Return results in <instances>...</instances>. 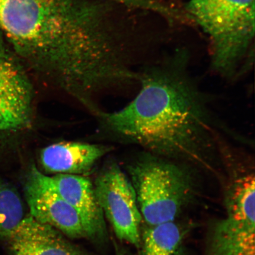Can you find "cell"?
Segmentation results:
<instances>
[{"label": "cell", "mask_w": 255, "mask_h": 255, "mask_svg": "<svg viewBox=\"0 0 255 255\" xmlns=\"http://www.w3.org/2000/svg\"><path fill=\"white\" fill-rule=\"evenodd\" d=\"M115 0H7L2 33L34 73L88 104L97 91L133 84Z\"/></svg>", "instance_id": "obj_1"}, {"label": "cell", "mask_w": 255, "mask_h": 255, "mask_svg": "<svg viewBox=\"0 0 255 255\" xmlns=\"http://www.w3.org/2000/svg\"><path fill=\"white\" fill-rule=\"evenodd\" d=\"M138 84L126 107L103 116L115 134L143 151L220 175L218 136L247 142L213 113L208 95L188 71L186 56L148 67Z\"/></svg>", "instance_id": "obj_2"}, {"label": "cell", "mask_w": 255, "mask_h": 255, "mask_svg": "<svg viewBox=\"0 0 255 255\" xmlns=\"http://www.w3.org/2000/svg\"><path fill=\"white\" fill-rule=\"evenodd\" d=\"M255 0H190L187 9L210 41L211 68L235 81L250 68Z\"/></svg>", "instance_id": "obj_3"}, {"label": "cell", "mask_w": 255, "mask_h": 255, "mask_svg": "<svg viewBox=\"0 0 255 255\" xmlns=\"http://www.w3.org/2000/svg\"><path fill=\"white\" fill-rule=\"evenodd\" d=\"M255 165L254 156L247 152L223 156L226 215L213 228L209 255H255Z\"/></svg>", "instance_id": "obj_4"}, {"label": "cell", "mask_w": 255, "mask_h": 255, "mask_svg": "<svg viewBox=\"0 0 255 255\" xmlns=\"http://www.w3.org/2000/svg\"><path fill=\"white\" fill-rule=\"evenodd\" d=\"M128 170L148 225L175 221L195 194V168L189 165L142 151Z\"/></svg>", "instance_id": "obj_5"}, {"label": "cell", "mask_w": 255, "mask_h": 255, "mask_svg": "<svg viewBox=\"0 0 255 255\" xmlns=\"http://www.w3.org/2000/svg\"><path fill=\"white\" fill-rule=\"evenodd\" d=\"M94 187L98 202L117 238L138 248L143 219L129 178L117 162L112 161L101 171Z\"/></svg>", "instance_id": "obj_6"}, {"label": "cell", "mask_w": 255, "mask_h": 255, "mask_svg": "<svg viewBox=\"0 0 255 255\" xmlns=\"http://www.w3.org/2000/svg\"><path fill=\"white\" fill-rule=\"evenodd\" d=\"M33 101V87L26 72L6 48L0 30V135L29 126Z\"/></svg>", "instance_id": "obj_7"}, {"label": "cell", "mask_w": 255, "mask_h": 255, "mask_svg": "<svg viewBox=\"0 0 255 255\" xmlns=\"http://www.w3.org/2000/svg\"><path fill=\"white\" fill-rule=\"evenodd\" d=\"M24 195L30 215L72 238H87L77 213L60 195L52 178L34 164L25 174Z\"/></svg>", "instance_id": "obj_8"}, {"label": "cell", "mask_w": 255, "mask_h": 255, "mask_svg": "<svg viewBox=\"0 0 255 255\" xmlns=\"http://www.w3.org/2000/svg\"><path fill=\"white\" fill-rule=\"evenodd\" d=\"M51 178L60 195L77 213L87 238L105 237L104 215L91 181L82 175L60 174Z\"/></svg>", "instance_id": "obj_9"}, {"label": "cell", "mask_w": 255, "mask_h": 255, "mask_svg": "<svg viewBox=\"0 0 255 255\" xmlns=\"http://www.w3.org/2000/svg\"><path fill=\"white\" fill-rule=\"evenodd\" d=\"M50 226L24 217L7 239L11 255H86Z\"/></svg>", "instance_id": "obj_10"}, {"label": "cell", "mask_w": 255, "mask_h": 255, "mask_svg": "<svg viewBox=\"0 0 255 255\" xmlns=\"http://www.w3.org/2000/svg\"><path fill=\"white\" fill-rule=\"evenodd\" d=\"M110 152L108 146L81 142H60L44 148L40 163L46 173L83 175Z\"/></svg>", "instance_id": "obj_11"}, {"label": "cell", "mask_w": 255, "mask_h": 255, "mask_svg": "<svg viewBox=\"0 0 255 255\" xmlns=\"http://www.w3.org/2000/svg\"><path fill=\"white\" fill-rule=\"evenodd\" d=\"M184 235L175 221L148 225L140 236V255H184Z\"/></svg>", "instance_id": "obj_12"}, {"label": "cell", "mask_w": 255, "mask_h": 255, "mask_svg": "<svg viewBox=\"0 0 255 255\" xmlns=\"http://www.w3.org/2000/svg\"><path fill=\"white\" fill-rule=\"evenodd\" d=\"M23 203L17 191L0 177V238L7 239L23 221Z\"/></svg>", "instance_id": "obj_13"}, {"label": "cell", "mask_w": 255, "mask_h": 255, "mask_svg": "<svg viewBox=\"0 0 255 255\" xmlns=\"http://www.w3.org/2000/svg\"><path fill=\"white\" fill-rule=\"evenodd\" d=\"M117 255H130L128 254V253H127V252H126V251H118Z\"/></svg>", "instance_id": "obj_14"}]
</instances>
